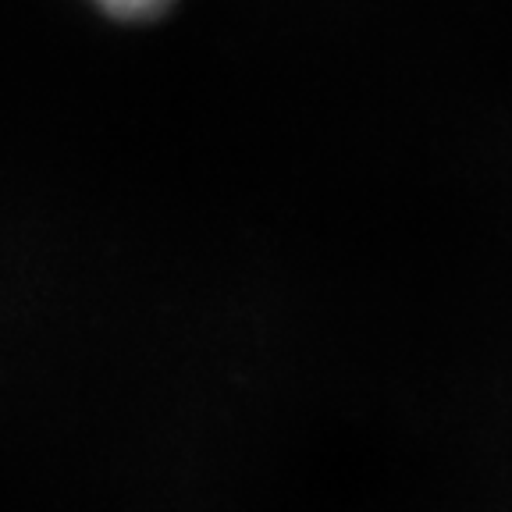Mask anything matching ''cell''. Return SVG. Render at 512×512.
<instances>
[{
    "label": "cell",
    "mask_w": 512,
    "mask_h": 512,
    "mask_svg": "<svg viewBox=\"0 0 512 512\" xmlns=\"http://www.w3.org/2000/svg\"><path fill=\"white\" fill-rule=\"evenodd\" d=\"M96 4L114 18H150L168 8L171 0H96Z\"/></svg>",
    "instance_id": "cell-1"
}]
</instances>
